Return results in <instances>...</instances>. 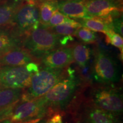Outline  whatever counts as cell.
I'll return each mask as SVG.
<instances>
[{"mask_svg":"<svg viewBox=\"0 0 123 123\" xmlns=\"http://www.w3.org/2000/svg\"><path fill=\"white\" fill-rule=\"evenodd\" d=\"M33 62L36 61L22 47L12 49L0 56V67L25 66Z\"/></svg>","mask_w":123,"mask_h":123,"instance_id":"8fae6325","label":"cell"},{"mask_svg":"<svg viewBox=\"0 0 123 123\" xmlns=\"http://www.w3.org/2000/svg\"><path fill=\"white\" fill-rule=\"evenodd\" d=\"M15 2H22V1H29V0H14Z\"/></svg>","mask_w":123,"mask_h":123,"instance_id":"f1b7e54d","label":"cell"},{"mask_svg":"<svg viewBox=\"0 0 123 123\" xmlns=\"http://www.w3.org/2000/svg\"><path fill=\"white\" fill-rule=\"evenodd\" d=\"M73 20V19L68 17L63 14L61 13L58 10H56L54 13L51 18H50L48 25V27H54L61 24L70 22Z\"/></svg>","mask_w":123,"mask_h":123,"instance_id":"603a6c76","label":"cell"},{"mask_svg":"<svg viewBox=\"0 0 123 123\" xmlns=\"http://www.w3.org/2000/svg\"><path fill=\"white\" fill-rule=\"evenodd\" d=\"M46 123H63L62 115L56 113L47 119Z\"/></svg>","mask_w":123,"mask_h":123,"instance_id":"484cf974","label":"cell"},{"mask_svg":"<svg viewBox=\"0 0 123 123\" xmlns=\"http://www.w3.org/2000/svg\"><path fill=\"white\" fill-rule=\"evenodd\" d=\"M40 25L38 0L22 1L14 15L11 26L13 30L23 39L30 31Z\"/></svg>","mask_w":123,"mask_h":123,"instance_id":"277c9868","label":"cell"},{"mask_svg":"<svg viewBox=\"0 0 123 123\" xmlns=\"http://www.w3.org/2000/svg\"><path fill=\"white\" fill-rule=\"evenodd\" d=\"M74 36H76L84 43L91 44L96 42L98 37L96 33L84 26L77 29Z\"/></svg>","mask_w":123,"mask_h":123,"instance_id":"44dd1931","label":"cell"},{"mask_svg":"<svg viewBox=\"0 0 123 123\" xmlns=\"http://www.w3.org/2000/svg\"><path fill=\"white\" fill-rule=\"evenodd\" d=\"M74 61L80 67L83 68L88 64L90 58V48L83 43H75L71 46Z\"/></svg>","mask_w":123,"mask_h":123,"instance_id":"ac0fdd59","label":"cell"},{"mask_svg":"<svg viewBox=\"0 0 123 123\" xmlns=\"http://www.w3.org/2000/svg\"><path fill=\"white\" fill-rule=\"evenodd\" d=\"M61 37V35L54 33L49 27L40 25L24 37L22 47L35 61H41L46 55L60 47Z\"/></svg>","mask_w":123,"mask_h":123,"instance_id":"6da1fadb","label":"cell"},{"mask_svg":"<svg viewBox=\"0 0 123 123\" xmlns=\"http://www.w3.org/2000/svg\"><path fill=\"white\" fill-rule=\"evenodd\" d=\"M120 1H123V0H120Z\"/></svg>","mask_w":123,"mask_h":123,"instance_id":"f546056e","label":"cell"},{"mask_svg":"<svg viewBox=\"0 0 123 123\" xmlns=\"http://www.w3.org/2000/svg\"><path fill=\"white\" fill-rule=\"evenodd\" d=\"M23 92V89H0V109L19 101Z\"/></svg>","mask_w":123,"mask_h":123,"instance_id":"e0dca14e","label":"cell"},{"mask_svg":"<svg viewBox=\"0 0 123 123\" xmlns=\"http://www.w3.org/2000/svg\"><path fill=\"white\" fill-rule=\"evenodd\" d=\"M70 68H51L44 67L33 75L30 86L23 92L21 101H28L44 96L68 74Z\"/></svg>","mask_w":123,"mask_h":123,"instance_id":"7a4b0ae2","label":"cell"},{"mask_svg":"<svg viewBox=\"0 0 123 123\" xmlns=\"http://www.w3.org/2000/svg\"><path fill=\"white\" fill-rule=\"evenodd\" d=\"M86 123H117L115 115L103 111L95 105L88 107L86 111Z\"/></svg>","mask_w":123,"mask_h":123,"instance_id":"9a60e30c","label":"cell"},{"mask_svg":"<svg viewBox=\"0 0 123 123\" xmlns=\"http://www.w3.org/2000/svg\"><path fill=\"white\" fill-rule=\"evenodd\" d=\"M112 26L115 32L123 37V15L113 18L112 22Z\"/></svg>","mask_w":123,"mask_h":123,"instance_id":"d4e9b609","label":"cell"},{"mask_svg":"<svg viewBox=\"0 0 123 123\" xmlns=\"http://www.w3.org/2000/svg\"><path fill=\"white\" fill-rule=\"evenodd\" d=\"M82 26L78 21L73 20L71 22L49 27L54 33L62 36H74L77 29Z\"/></svg>","mask_w":123,"mask_h":123,"instance_id":"ffe728a7","label":"cell"},{"mask_svg":"<svg viewBox=\"0 0 123 123\" xmlns=\"http://www.w3.org/2000/svg\"><path fill=\"white\" fill-rule=\"evenodd\" d=\"M21 2L14 1L0 6V26L11 25L14 15Z\"/></svg>","mask_w":123,"mask_h":123,"instance_id":"d6986e66","label":"cell"},{"mask_svg":"<svg viewBox=\"0 0 123 123\" xmlns=\"http://www.w3.org/2000/svg\"><path fill=\"white\" fill-rule=\"evenodd\" d=\"M52 110L46 105L43 96L31 100H19L9 119L12 123H22L45 117Z\"/></svg>","mask_w":123,"mask_h":123,"instance_id":"8992f818","label":"cell"},{"mask_svg":"<svg viewBox=\"0 0 123 123\" xmlns=\"http://www.w3.org/2000/svg\"><path fill=\"white\" fill-rule=\"evenodd\" d=\"M114 17L110 15L104 17H89L88 18L79 19V22L82 26L90 29L94 32H100L104 34L110 29H112V22Z\"/></svg>","mask_w":123,"mask_h":123,"instance_id":"4fadbf2b","label":"cell"},{"mask_svg":"<svg viewBox=\"0 0 123 123\" xmlns=\"http://www.w3.org/2000/svg\"><path fill=\"white\" fill-rule=\"evenodd\" d=\"M39 70V64L36 62L25 66L0 67V87L27 88L30 86L33 75Z\"/></svg>","mask_w":123,"mask_h":123,"instance_id":"3957f363","label":"cell"},{"mask_svg":"<svg viewBox=\"0 0 123 123\" xmlns=\"http://www.w3.org/2000/svg\"><path fill=\"white\" fill-rule=\"evenodd\" d=\"M39 120L40 119L34 120L27 121V122H25V123H34L36 122V121ZM0 123H12V121L10 120V119H7V120H3L2 121H0Z\"/></svg>","mask_w":123,"mask_h":123,"instance_id":"4316f807","label":"cell"},{"mask_svg":"<svg viewBox=\"0 0 123 123\" xmlns=\"http://www.w3.org/2000/svg\"><path fill=\"white\" fill-rule=\"evenodd\" d=\"M19 101H18L12 105L0 109V121L10 119L13 113L14 108Z\"/></svg>","mask_w":123,"mask_h":123,"instance_id":"cb8c5ba5","label":"cell"},{"mask_svg":"<svg viewBox=\"0 0 123 123\" xmlns=\"http://www.w3.org/2000/svg\"><path fill=\"white\" fill-rule=\"evenodd\" d=\"M93 76L101 84H111L118 81L119 71L111 56L100 48L95 50Z\"/></svg>","mask_w":123,"mask_h":123,"instance_id":"ba28073f","label":"cell"},{"mask_svg":"<svg viewBox=\"0 0 123 123\" xmlns=\"http://www.w3.org/2000/svg\"><path fill=\"white\" fill-rule=\"evenodd\" d=\"M105 35V42L108 44H111L112 46L118 48L120 51L121 55L123 51V37L119 34L116 33L113 29H110L104 33Z\"/></svg>","mask_w":123,"mask_h":123,"instance_id":"7402d4cb","label":"cell"},{"mask_svg":"<svg viewBox=\"0 0 123 123\" xmlns=\"http://www.w3.org/2000/svg\"><path fill=\"white\" fill-rule=\"evenodd\" d=\"M41 61L46 67L66 68L74 62L71 46L58 47L44 56Z\"/></svg>","mask_w":123,"mask_h":123,"instance_id":"30bf717a","label":"cell"},{"mask_svg":"<svg viewBox=\"0 0 123 123\" xmlns=\"http://www.w3.org/2000/svg\"><path fill=\"white\" fill-rule=\"evenodd\" d=\"M78 83V79L74 75V71L70 68L67 76L43 96L47 107L53 110V108L65 105L74 94Z\"/></svg>","mask_w":123,"mask_h":123,"instance_id":"5b68a950","label":"cell"},{"mask_svg":"<svg viewBox=\"0 0 123 123\" xmlns=\"http://www.w3.org/2000/svg\"><path fill=\"white\" fill-rule=\"evenodd\" d=\"M123 2L120 0H86L85 6L88 17H115L123 15Z\"/></svg>","mask_w":123,"mask_h":123,"instance_id":"9c48e42d","label":"cell"},{"mask_svg":"<svg viewBox=\"0 0 123 123\" xmlns=\"http://www.w3.org/2000/svg\"><path fill=\"white\" fill-rule=\"evenodd\" d=\"M22 38L12 30L0 29V56L17 47H22Z\"/></svg>","mask_w":123,"mask_h":123,"instance_id":"5bb4252c","label":"cell"},{"mask_svg":"<svg viewBox=\"0 0 123 123\" xmlns=\"http://www.w3.org/2000/svg\"><path fill=\"white\" fill-rule=\"evenodd\" d=\"M40 25L48 27L50 18L58 10L57 0H38Z\"/></svg>","mask_w":123,"mask_h":123,"instance_id":"2e32d148","label":"cell"},{"mask_svg":"<svg viewBox=\"0 0 123 123\" xmlns=\"http://www.w3.org/2000/svg\"><path fill=\"white\" fill-rule=\"evenodd\" d=\"M47 117H44V118H42V119H40L39 120H38L37 121H36V122L34 123H46V121L47 120Z\"/></svg>","mask_w":123,"mask_h":123,"instance_id":"83f0119b","label":"cell"},{"mask_svg":"<svg viewBox=\"0 0 123 123\" xmlns=\"http://www.w3.org/2000/svg\"><path fill=\"white\" fill-rule=\"evenodd\" d=\"M85 1V0H61L58 1V10L70 18L79 19L88 18Z\"/></svg>","mask_w":123,"mask_h":123,"instance_id":"7c38bea8","label":"cell"},{"mask_svg":"<svg viewBox=\"0 0 123 123\" xmlns=\"http://www.w3.org/2000/svg\"><path fill=\"white\" fill-rule=\"evenodd\" d=\"M93 105L115 116L122 113L123 100L122 93L117 89L109 87H98L92 91Z\"/></svg>","mask_w":123,"mask_h":123,"instance_id":"52a82bcc","label":"cell"}]
</instances>
